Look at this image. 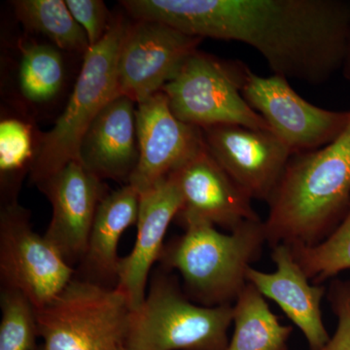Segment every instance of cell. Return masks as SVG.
<instances>
[{"label":"cell","instance_id":"obj_1","mask_svg":"<svg viewBox=\"0 0 350 350\" xmlns=\"http://www.w3.org/2000/svg\"><path fill=\"white\" fill-rule=\"evenodd\" d=\"M122 5L135 20L247 44L286 79L323 84L344 66L349 0H126Z\"/></svg>","mask_w":350,"mask_h":350},{"label":"cell","instance_id":"obj_2","mask_svg":"<svg viewBox=\"0 0 350 350\" xmlns=\"http://www.w3.org/2000/svg\"><path fill=\"white\" fill-rule=\"evenodd\" d=\"M267 202L271 248L312 246L328 238L350 207V122L330 144L292 155Z\"/></svg>","mask_w":350,"mask_h":350},{"label":"cell","instance_id":"obj_3","mask_svg":"<svg viewBox=\"0 0 350 350\" xmlns=\"http://www.w3.org/2000/svg\"><path fill=\"white\" fill-rule=\"evenodd\" d=\"M163 248L165 271L180 273L186 295L204 306L234 305L247 284L246 273L267 243L264 221H247L230 234L206 222L189 223Z\"/></svg>","mask_w":350,"mask_h":350},{"label":"cell","instance_id":"obj_4","mask_svg":"<svg viewBox=\"0 0 350 350\" xmlns=\"http://www.w3.org/2000/svg\"><path fill=\"white\" fill-rule=\"evenodd\" d=\"M232 305L204 306L191 301L174 276H154L142 305L131 310L128 350H227Z\"/></svg>","mask_w":350,"mask_h":350},{"label":"cell","instance_id":"obj_5","mask_svg":"<svg viewBox=\"0 0 350 350\" xmlns=\"http://www.w3.org/2000/svg\"><path fill=\"white\" fill-rule=\"evenodd\" d=\"M125 21L113 19L105 38L91 46L66 109L42 138L31 165V178L40 186L71 161H78L80 144L94 118L119 96L118 57Z\"/></svg>","mask_w":350,"mask_h":350},{"label":"cell","instance_id":"obj_6","mask_svg":"<svg viewBox=\"0 0 350 350\" xmlns=\"http://www.w3.org/2000/svg\"><path fill=\"white\" fill-rule=\"evenodd\" d=\"M130 312L116 288L75 278L36 310L41 350H118L125 345Z\"/></svg>","mask_w":350,"mask_h":350},{"label":"cell","instance_id":"obj_7","mask_svg":"<svg viewBox=\"0 0 350 350\" xmlns=\"http://www.w3.org/2000/svg\"><path fill=\"white\" fill-rule=\"evenodd\" d=\"M247 66L196 51L172 81L163 88L177 119L204 130L214 126H243L271 131L259 113L244 100Z\"/></svg>","mask_w":350,"mask_h":350},{"label":"cell","instance_id":"obj_8","mask_svg":"<svg viewBox=\"0 0 350 350\" xmlns=\"http://www.w3.org/2000/svg\"><path fill=\"white\" fill-rule=\"evenodd\" d=\"M75 275L55 246L33 231L29 211L9 202L0 216L2 287L24 295L39 310L55 300Z\"/></svg>","mask_w":350,"mask_h":350},{"label":"cell","instance_id":"obj_9","mask_svg":"<svg viewBox=\"0 0 350 350\" xmlns=\"http://www.w3.org/2000/svg\"><path fill=\"white\" fill-rule=\"evenodd\" d=\"M241 93L293 155L330 144L350 122V110L332 111L308 103L282 76L262 77L247 68Z\"/></svg>","mask_w":350,"mask_h":350},{"label":"cell","instance_id":"obj_10","mask_svg":"<svg viewBox=\"0 0 350 350\" xmlns=\"http://www.w3.org/2000/svg\"><path fill=\"white\" fill-rule=\"evenodd\" d=\"M202 40L153 21L126 25L117 66L119 94L138 103L162 91Z\"/></svg>","mask_w":350,"mask_h":350},{"label":"cell","instance_id":"obj_11","mask_svg":"<svg viewBox=\"0 0 350 350\" xmlns=\"http://www.w3.org/2000/svg\"><path fill=\"white\" fill-rule=\"evenodd\" d=\"M137 105L139 158L128 184L142 194L176 172L206 140L202 129L174 116L162 91Z\"/></svg>","mask_w":350,"mask_h":350},{"label":"cell","instance_id":"obj_12","mask_svg":"<svg viewBox=\"0 0 350 350\" xmlns=\"http://www.w3.org/2000/svg\"><path fill=\"white\" fill-rule=\"evenodd\" d=\"M207 148L252 200L268 202L293 153L271 131L243 126L204 129Z\"/></svg>","mask_w":350,"mask_h":350},{"label":"cell","instance_id":"obj_13","mask_svg":"<svg viewBox=\"0 0 350 350\" xmlns=\"http://www.w3.org/2000/svg\"><path fill=\"white\" fill-rule=\"evenodd\" d=\"M170 175L183 200L177 215L183 228L189 223L206 222L232 232L247 221L260 219L252 199L221 167L206 144Z\"/></svg>","mask_w":350,"mask_h":350},{"label":"cell","instance_id":"obj_14","mask_svg":"<svg viewBox=\"0 0 350 350\" xmlns=\"http://www.w3.org/2000/svg\"><path fill=\"white\" fill-rule=\"evenodd\" d=\"M39 187L52 204L44 237L69 265L81 262L96 211L107 195L103 179L79 161H71Z\"/></svg>","mask_w":350,"mask_h":350},{"label":"cell","instance_id":"obj_15","mask_svg":"<svg viewBox=\"0 0 350 350\" xmlns=\"http://www.w3.org/2000/svg\"><path fill=\"white\" fill-rule=\"evenodd\" d=\"M140 195L137 236L133 250L121 258L116 289L135 310L146 297L152 267L160 261L170 222L182 208V196L172 175Z\"/></svg>","mask_w":350,"mask_h":350},{"label":"cell","instance_id":"obj_16","mask_svg":"<svg viewBox=\"0 0 350 350\" xmlns=\"http://www.w3.org/2000/svg\"><path fill=\"white\" fill-rule=\"evenodd\" d=\"M271 250L275 271L265 273L250 267L246 273L247 282L254 285L265 298L280 306L304 334L310 350H319L331 338L321 312L326 287L308 280L289 245L280 243Z\"/></svg>","mask_w":350,"mask_h":350},{"label":"cell","instance_id":"obj_17","mask_svg":"<svg viewBox=\"0 0 350 350\" xmlns=\"http://www.w3.org/2000/svg\"><path fill=\"white\" fill-rule=\"evenodd\" d=\"M135 100L119 94L103 108L80 144L78 161L100 179L129 181L139 158Z\"/></svg>","mask_w":350,"mask_h":350},{"label":"cell","instance_id":"obj_18","mask_svg":"<svg viewBox=\"0 0 350 350\" xmlns=\"http://www.w3.org/2000/svg\"><path fill=\"white\" fill-rule=\"evenodd\" d=\"M139 202V193L130 184L103 198L94 216L86 252L80 262L84 275L80 278L107 287L113 282L116 287L121 261L119 241L128 228L137 225Z\"/></svg>","mask_w":350,"mask_h":350},{"label":"cell","instance_id":"obj_19","mask_svg":"<svg viewBox=\"0 0 350 350\" xmlns=\"http://www.w3.org/2000/svg\"><path fill=\"white\" fill-rule=\"evenodd\" d=\"M232 308L234 334L227 350H289L293 327L282 325L254 285L246 284Z\"/></svg>","mask_w":350,"mask_h":350},{"label":"cell","instance_id":"obj_20","mask_svg":"<svg viewBox=\"0 0 350 350\" xmlns=\"http://www.w3.org/2000/svg\"><path fill=\"white\" fill-rule=\"evenodd\" d=\"M16 15L27 27L47 36L57 48L86 54L91 45L63 0H17Z\"/></svg>","mask_w":350,"mask_h":350},{"label":"cell","instance_id":"obj_21","mask_svg":"<svg viewBox=\"0 0 350 350\" xmlns=\"http://www.w3.org/2000/svg\"><path fill=\"white\" fill-rule=\"evenodd\" d=\"M63 57L56 47L34 44L23 51L19 68L21 92L32 103L54 98L63 86Z\"/></svg>","mask_w":350,"mask_h":350},{"label":"cell","instance_id":"obj_22","mask_svg":"<svg viewBox=\"0 0 350 350\" xmlns=\"http://www.w3.org/2000/svg\"><path fill=\"white\" fill-rule=\"evenodd\" d=\"M290 246V245H289ZM296 261L313 284L350 269V207L328 238L312 246H290Z\"/></svg>","mask_w":350,"mask_h":350},{"label":"cell","instance_id":"obj_23","mask_svg":"<svg viewBox=\"0 0 350 350\" xmlns=\"http://www.w3.org/2000/svg\"><path fill=\"white\" fill-rule=\"evenodd\" d=\"M0 350H36L39 337L36 308L14 290L1 288Z\"/></svg>","mask_w":350,"mask_h":350},{"label":"cell","instance_id":"obj_24","mask_svg":"<svg viewBox=\"0 0 350 350\" xmlns=\"http://www.w3.org/2000/svg\"><path fill=\"white\" fill-rule=\"evenodd\" d=\"M29 126L19 120H3L0 123V172L2 177L18 174L27 163L33 162Z\"/></svg>","mask_w":350,"mask_h":350},{"label":"cell","instance_id":"obj_25","mask_svg":"<svg viewBox=\"0 0 350 350\" xmlns=\"http://www.w3.org/2000/svg\"><path fill=\"white\" fill-rule=\"evenodd\" d=\"M71 15L84 29L90 45L100 42L109 31L113 19L101 0H66Z\"/></svg>","mask_w":350,"mask_h":350},{"label":"cell","instance_id":"obj_26","mask_svg":"<svg viewBox=\"0 0 350 350\" xmlns=\"http://www.w3.org/2000/svg\"><path fill=\"white\" fill-rule=\"evenodd\" d=\"M328 293L332 310L337 317V329L319 350H350V283L335 280Z\"/></svg>","mask_w":350,"mask_h":350},{"label":"cell","instance_id":"obj_27","mask_svg":"<svg viewBox=\"0 0 350 350\" xmlns=\"http://www.w3.org/2000/svg\"><path fill=\"white\" fill-rule=\"evenodd\" d=\"M342 75H344L345 79L350 82V31L349 41H347V53H345L344 66H342Z\"/></svg>","mask_w":350,"mask_h":350},{"label":"cell","instance_id":"obj_28","mask_svg":"<svg viewBox=\"0 0 350 350\" xmlns=\"http://www.w3.org/2000/svg\"><path fill=\"white\" fill-rule=\"evenodd\" d=\"M118 350H128L126 349L125 345H123V347H120Z\"/></svg>","mask_w":350,"mask_h":350}]
</instances>
